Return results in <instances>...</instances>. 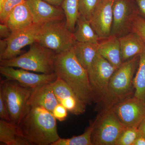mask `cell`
Instances as JSON below:
<instances>
[{
	"label": "cell",
	"mask_w": 145,
	"mask_h": 145,
	"mask_svg": "<svg viewBox=\"0 0 145 145\" xmlns=\"http://www.w3.org/2000/svg\"><path fill=\"white\" fill-rule=\"evenodd\" d=\"M54 67L57 77L64 81L82 102L86 105L94 102L88 72L78 61L72 47L56 54Z\"/></svg>",
	"instance_id": "obj_1"
},
{
	"label": "cell",
	"mask_w": 145,
	"mask_h": 145,
	"mask_svg": "<svg viewBox=\"0 0 145 145\" xmlns=\"http://www.w3.org/2000/svg\"><path fill=\"white\" fill-rule=\"evenodd\" d=\"M19 125L31 145H52L60 138L56 119L43 107L30 106Z\"/></svg>",
	"instance_id": "obj_2"
},
{
	"label": "cell",
	"mask_w": 145,
	"mask_h": 145,
	"mask_svg": "<svg viewBox=\"0 0 145 145\" xmlns=\"http://www.w3.org/2000/svg\"><path fill=\"white\" fill-rule=\"evenodd\" d=\"M139 55L122 63L110 78L104 99L98 103L100 111L111 109L118 103L130 97L133 86L134 75L137 68Z\"/></svg>",
	"instance_id": "obj_3"
},
{
	"label": "cell",
	"mask_w": 145,
	"mask_h": 145,
	"mask_svg": "<svg viewBox=\"0 0 145 145\" xmlns=\"http://www.w3.org/2000/svg\"><path fill=\"white\" fill-rule=\"evenodd\" d=\"M56 54L37 42L30 45L23 54L8 60H0L1 66L18 68L46 74L54 73Z\"/></svg>",
	"instance_id": "obj_4"
},
{
	"label": "cell",
	"mask_w": 145,
	"mask_h": 145,
	"mask_svg": "<svg viewBox=\"0 0 145 145\" xmlns=\"http://www.w3.org/2000/svg\"><path fill=\"white\" fill-rule=\"evenodd\" d=\"M75 42L73 32L63 20L41 25L35 42L57 54L70 49Z\"/></svg>",
	"instance_id": "obj_5"
},
{
	"label": "cell",
	"mask_w": 145,
	"mask_h": 145,
	"mask_svg": "<svg viewBox=\"0 0 145 145\" xmlns=\"http://www.w3.org/2000/svg\"><path fill=\"white\" fill-rule=\"evenodd\" d=\"M32 90L16 81H1L0 91L7 105L11 121L18 125L29 110L28 102Z\"/></svg>",
	"instance_id": "obj_6"
},
{
	"label": "cell",
	"mask_w": 145,
	"mask_h": 145,
	"mask_svg": "<svg viewBox=\"0 0 145 145\" xmlns=\"http://www.w3.org/2000/svg\"><path fill=\"white\" fill-rule=\"evenodd\" d=\"M93 122L91 141L93 145H116L119 136L126 128L112 108L100 112Z\"/></svg>",
	"instance_id": "obj_7"
},
{
	"label": "cell",
	"mask_w": 145,
	"mask_h": 145,
	"mask_svg": "<svg viewBox=\"0 0 145 145\" xmlns=\"http://www.w3.org/2000/svg\"><path fill=\"white\" fill-rule=\"evenodd\" d=\"M117 69L97 53L88 73L94 102L99 103L105 98L110 78Z\"/></svg>",
	"instance_id": "obj_8"
},
{
	"label": "cell",
	"mask_w": 145,
	"mask_h": 145,
	"mask_svg": "<svg viewBox=\"0 0 145 145\" xmlns=\"http://www.w3.org/2000/svg\"><path fill=\"white\" fill-rule=\"evenodd\" d=\"M117 118L125 127H137L145 119V102L129 97L112 108Z\"/></svg>",
	"instance_id": "obj_9"
},
{
	"label": "cell",
	"mask_w": 145,
	"mask_h": 145,
	"mask_svg": "<svg viewBox=\"0 0 145 145\" xmlns=\"http://www.w3.org/2000/svg\"><path fill=\"white\" fill-rule=\"evenodd\" d=\"M0 73L7 80L16 81L21 85L32 89L54 82L57 79L56 73L46 74H37L29 71L14 67L0 66Z\"/></svg>",
	"instance_id": "obj_10"
},
{
	"label": "cell",
	"mask_w": 145,
	"mask_h": 145,
	"mask_svg": "<svg viewBox=\"0 0 145 145\" xmlns=\"http://www.w3.org/2000/svg\"><path fill=\"white\" fill-rule=\"evenodd\" d=\"M41 26V25L34 23L26 28L12 32L10 37L6 39L7 48L0 57V60L10 59L18 57L24 47L35 42Z\"/></svg>",
	"instance_id": "obj_11"
},
{
	"label": "cell",
	"mask_w": 145,
	"mask_h": 145,
	"mask_svg": "<svg viewBox=\"0 0 145 145\" xmlns=\"http://www.w3.org/2000/svg\"><path fill=\"white\" fill-rule=\"evenodd\" d=\"M114 0H101L93 11L89 22L100 40L111 35L113 24L112 6Z\"/></svg>",
	"instance_id": "obj_12"
},
{
	"label": "cell",
	"mask_w": 145,
	"mask_h": 145,
	"mask_svg": "<svg viewBox=\"0 0 145 145\" xmlns=\"http://www.w3.org/2000/svg\"><path fill=\"white\" fill-rule=\"evenodd\" d=\"M113 24L111 36L121 35L128 29H131L133 20L136 12L131 0H114L112 6Z\"/></svg>",
	"instance_id": "obj_13"
},
{
	"label": "cell",
	"mask_w": 145,
	"mask_h": 145,
	"mask_svg": "<svg viewBox=\"0 0 145 145\" xmlns=\"http://www.w3.org/2000/svg\"><path fill=\"white\" fill-rule=\"evenodd\" d=\"M51 84L59 103L63 105L68 111L75 115L83 114L86 111V105L79 99L64 81L57 77Z\"/></svg>",
	"instance_id": "obj_14"
},
{
	"label": "cell",
	"mask_w": 145,
	"mask_h": 145,
	"mask_svg": "<svg viewBox=\"0 0 145 145\" xmlns=\"http://www.w3.org/2000/svg\"><path fill=\"white\" fill-rule=\"evenodd\" d=\"M34 23L42 25L54 21L65 20L61 7L56 6L43 0H26Z\"/></svg>",
	"instance_id": "obj_15"
},
{
	"label": "cell",
	"mask_w": 145,
	"mask_h": 145,
	"mask_svg": "<svg viewBox=\"0 0 145 145\" xmlns=\"http://www.w3.org/2000/svg\"><path fill=\"white\" fill-rule=\"evenodd\" d=\"M34 23L33 17L26 1L11 10L5 23L12 32L26 28Z\"/></svg>",
	"instance_id": "obj_16"
},
{
	"label": "cell",
	"mask_w": 145,
	"mask_h": 145,
	"mask_svg": "<svg viewBox=\"0 0 145 145\" xmlns=\"http://www.w3.org/2000/svg\"><path fill=\"white\" fill-rule=\"evenodd\" d=\"M0 142L6 145H32L24 135L20 125L2 119L0 121Z\"/></svg>",
	"instance_id": "obj_17"
},
{
	"label": "cell",
	"mask_w": 145,
	"mask_h": 145,
	"mask_svg": "<svg viewBox=\"0 0 145 145\" xmlns=\"http://www.w3.org/2000/svg\"><path fill=\"white\" fill-rule=\"evenodd\" d=\"M59 103L51 83L43 85L32 90L28 102L29 107L42 106L51 112Z\"/></svg>",
	"instance_id": "obj_18"
},
{
	"label": "cell",
	"mask_w": 145,
	"mask_h": 145,
	"mask_svg": "<svg viewBox=\"0 0 145 145\" xmlns=\"http://www.w3.org/2000/svg\"><path fill=\"white\" fill-rule=\"evenodd\" d=\"M98 53L116 69L123 63L119 37L111 36L99 42Z\"/></svg>",
	"instance_id": "obj_19"
},
{
	"label": "cell",
	"mask_w": 145,
	"mask_h": 145,
	"mask_svg": "<svg viewBox=\"0 0 145 145\" xmlns=\"http://www.w3.org/2000/svg\"><path fill=\"white\" fill-rule=\"evenodd\" d=\"M123 62L139 55L142 50L144 42L133 31L119 37Z\"/></svg>",
	"instance_id": "obj_20"
},
{
	"label": "cell",
	"mask_w": 145,
	"mask_h": 145,
	"mask_svg": "<svg viewBox=\"0 0 145 145\" xmlns=\"http://www.w3.org/2000/svg\"><path fill=\"white\" fill-rule=\"evenodd\" d=\"M99 43L97 44L76 41L72 48L77 59L88 72L98 52Z\"/></svg>",
	"instance_id": "obj_21"
},
{
	"label": "cell",
	"mask_w": 145,
	"mask_h": 145,
	"mask_svg": "<svg viewBox=\"0 0 145 145\" xmlns=\"http://www.w3.org/2000/svg\"><path fill=\"white\" fill-rule=\"evenodd\" d=\"M76 25V29L73 32L76 41L99 43L100 39L92 28L89 20L80 13Z\"/></svg>",
	"instance_id": "obj_22"
},
{
	"label": "cell",
	"mask_w": 145,
	"mask_h": 145,
	"mask_svg": "<svg viewBox=\"0 0 145 145\" xmlns=\"http://www.w3.org/2000/svg\"><path fill=\"white\" fill-rule=\"evenodd\" d=\"M137 71L133 79L135 89L134 96L145 102V42L142 50L139 54Z\"/></svg>",
	"instance_id": "obj_23"
},
{
	"label": "cell",
	"mask_w": 145,
	"mask_h": 145,
	"mask_svg": "<svg viewBox=\"0 0 145 145\" xmlns=\"http://www.w3.org/2000/svg\"><path fill=\"white\" fill-rule=\"evenodd\" d=\"M61 7L64 12L67 27L71 31L74 32L80 15L79 0H63Z\"/></svg>",
	"instance_id": "obj_24"
},
{
	"label": "cell",
	"mask_w": 145,
	"mask_h": 145,
	"mask_svg": "<svg viewBox=\"0 0 145 145\" xmlns=\"http://www.w3.org/2000/svg\"><path fill=\"white\" fill-rule=\"evenodd\" d=\"M93 126L92 121L82 135L66 139L60 138L52 145H93L91 141Z\"/></svg>",
	"instance_id": "obj_25"
},
{
	"label": "cell",
	"mask_w": 145,
	"mask_h": 145,
	"mask_svg": "<svg viewBox=\"0 0 145 145\" xmlns=\"http://www.w3.org/2000/svg\"><path fill=\"white\" fill-rule=\"evenodd\" d=\"M140 135L137 127H126L119 136L116 145H133Z\"/></svg>",
	"instance_id": "obj_26"
},
{
	"label": "cell",
	"mask_w": 145,
	"mask_h": 145,
	"mask_svg": "<svg viewBox=\"0 0 145 145\" xmlns=\"http://www.w3.org/2000/svg\"><path fill=\"white\" fill-rule=\"evenodd\" d=\"M101 0H79L80 14L89 21L93 11Z\"/></svg>",
	"instance_id": "obj_27"
},
{
	"label": "cell",
	"mask_w": 145,
	"mask_h": 145,
	"mask_svg": "<svg viewBox=\"0 0 145 145\" xmlns=\"http://www.w3.org/2000/svg\"><path fill=\"white\" fill-rule=\"evenodd\" d=\"M131 31L135 32L145 42V19L137 14L133 20Z\"/></svg>",
	"instance_id": "obj_28"
},
{
	"label": "cell",
	"mask_w": 145,
	"mask_h": 145,
	"mask_svg": "<svg viewBox=\"0 0 145 145\" xmlns=\"http://www.w3.org/2000/svg\"><path fill=\"white\" fill-rule=\"evenodd\" d=\"M26 0H5L2 8L0 10L1 23H5L9 13L13 8Z\"/></svg>",
	"instance_id": "obj_29"
},
{
	"label": "cell",
	"mask_w": 145,
	"mask_h": 145,
	"mask_svg": "<svg viewBox=\"0 0 145 145\" xmlns=\"http://www.w3.org/2000/svg\"><path fill=\"white\" fill-rule=\"evenodd\" d=\"M68 111L67 110L63 105L59 103L54 108L52 112L55 119L61 122L66 119Z\"/></svg>",
	"instance_id": "obj_30"
},
{
	"label": "cell",
	"mask_w": 145,
	"mask_h": 145,
	"mask_svg": "<svg viewBox=\"0 0 145 145\" xmlns=\"http://www.w3.org/2000/svg\"><path fill=\"white\" fill-rule=\"evenodd\" d=\"M0 117L2 120L7 121H11L10 114L7 105L3 96V93L0 91Z\"/></svg>",
	"instance_id": "obj_31"
},
{
	"label": "cell",
	"mask_w": 145,
	"mask_h": 145,
	"mask_svg": "<svg viewBox=\"0 0 145 145\" xmlns=\"http://www.w3.org/2000/svg\"><path fill=\"white\" fill-rule=\"evenodd\" d=\"M12 31L5 24H0V38L1 39H7L10 37Z\"/></svg>",
	"instance_id": "obj_32"
},
{
	"label": "cell",
	"mask_w": 145,
	"mask_h": 145,
	"mask_svg": "<svg viewBox=\"0 0 145 145\" xmlns=\"http://www.w3.org/2000/svg\"><path fill=\"white\" fill-rule=\"evenodd\" d=\"M140 13L145 19V0H135Z\"/></svg>",
	"instance_id": "obj_33"
},
{
	"label": "cell",
	"mask_w": 145,
	"mask_h": 145,
	"mask_svg": "<svg viewBox=\"0 0 145 145\" xmlns=\"http://www.w3.org/2000/svg\"><path fill=\"white\" fill-rule=\"evenodd\" d=\"M7 43L6 39H1L0 40V57L3 55L7 48Z\"/></svg>",
	"instance_id": "obj_34"
},
{
	"label": "cell",
	"mask_w": 145,
	"mask_h": 145,
	"mask_svg": "<svg viewBox=\"0 0 145 145\" xmlns=\"http://www.w3.org/2000/svg\"><path fill=\"white\" fill-rule=\"evenodd\" d=\"M133 145H145V137L140 134L135 140Z\"/></svg>",
	"instance_id": "obj_35"
},
{
	"label": "cell",
	"mask_w": 145,
	"mask_h": 145,
	"mask_svg": "<svg viewBox=\"0 0 145 145\" xmlns=\"http://www.w3.org/2000/svg\"><path fill=\"white\" fill-rule=\"evenodd\" d=\"M52 5L56 6L61 7L63 0H43Z\"/></svg>",
	"instance_id": "obj_36"
},
{
	"label": "cell",
	"mask_w": 145,
	"mask_h": 145,
	"mask_svg": "<svg viewBox=\"0 0 145 145\" xmlns=\"http://www.w3.org/2000/svg\"><path fill=\"white\" fill-rule=\"evenodd\" d=\"M138 129L140 134L145 137V119L141 122L139 127H138Z\"/></svg>",
	"instance_id": "obj_37"
},
{
	"label": "cell",
	"mask_w": 145,
	"mask_h": 145,
	"mask_svg": "<svg viewBox=\"0 0 145 145\" xmlns=\"http://www.w3.org/2000/svg\"><path fill=\"white\" fill-rule=\"evenodd\" d=\"M5 0H0V10L2 8Z\"/></svg>",
	"instance_id": "obj_38"
}]
</instances>
